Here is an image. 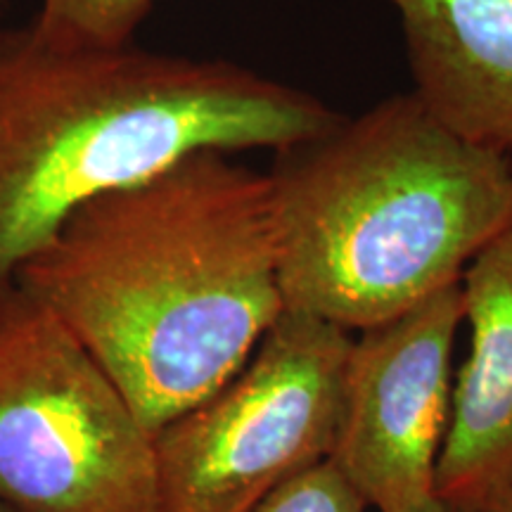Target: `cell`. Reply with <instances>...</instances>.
<instances>
[{
  "mask_svg": "<svg viewBox=\"0 0 512 512\" xmlns=\"http://www.w3.org/2000/svg\"><path fill=\"white\" fill-rule=\"evenodd\" d=\"M470 347L453 375L437 498L477 512L512 491V223L460 278Z\"/></svg>",
  "mask_w": 512,
  "mask_h": 512,
  "instance_id": "cell-7",
  "label": "cell"
},
{
  "mask_svg": "<svg viewBox=\"0 0 512 512\" xmlns=\"http://www.w3.org/2000/svg\"><path fill=\"white\" fill-rule=\"evenodd\" d=\"M285 311L354 332L460 283L512 223V157L396 93L268 171Z\"/></svg>",
  "mask_w": 512,
  "mask_h": 512,
  "instance_id": "cell-3",
  "label": "cell"
},
{
  "mask_svg": "<svg viewBox=\"0 0 512 512\" xmlns=\"http://www.w3.org/2000/svg\"><path fill=\"white\" fill-rule=\"evenodd\" d=\"M351 339L285 311L223 387L155 432L157 512H249L328 460Z\"/></svg>",
  "mask_w": 512,
  "mask_h": 512,
  "instance_id": "cell-5",
  "label": "cell"
},
{
  "mask_svg": "<svg viewBox=\"0 0 512 512\" xmlns=\"http://www.w3.org/2000/svg\"><path fill=\"white\" fill-rule=\"evenodd\" d=\"M249 512H368V505L328 458L278 486Z\"/></svg>",
  "mask_w": 512,
  "mask_h": 512,
  "instance_id": "cell-10",
  "label": "cell"
},
{
  "mask_svg": "<svg viewBox=\"0 0 512 512\" xmlns=\"http://www.w3.org/2000/svg\"><path fill=\"white\" fill-rule=\"evenodd\" d=\"M342 121L302 88L211 57L57 46L0 29V287L81 204L202 150H285Z\"/></svg>",
  "mask_w": 512,
  "mask_h": 512,
  "instance_id": "cell-2",
  "label": "cell"
},
{
  "mask_svg": "<svg viewBox=\"0 0 512 512\" xmlns=\"http://www.w3.org/2000/svg\"><path fill=\"white\" fill-rule=\"evenodd\" d=\"M0 503L157 512L155 432L67 325L0 287Z\"/></svg>",
  "mask_w": 512,
  "mask_h": 512,
  "instance_id": "cell-4",
  "label": "cell"
},
{
  "mask_svg": "<svg viewBox=\"0 0 512 512\" xmlns=\"http://www.w3.org/2000/svg\"><path fill=\"white\" fill-rule=\"evenodd\" d=\"M413 512H458V510H453L451 505H446L444 501H439V498H434L432 503L422 505L420 510H413Z\"/></svg>",
  "mask_w": 512,
  "mask_h": 512,
  "instance_id": "cell-12",
  "label": "cell"
},
{
  "mask_svg": "<svg viewBox=\"0 0 512 512\" xmlns=\"http://www.w3.org/2000/svg\"><path fill=\"white\" fill-rule=\"evenodd\" d=\"M157 0H41L31 27L57 46L121 48L145 22Z\"/></svg>",
  "mask_w": 512,
  "mask_h": 512,
  "instance_id": "cell-9",
  "label": "cell"
},
{
  "mask_svg": "<svg viewBox=\"0 0 512 512\" xmlns=\"http://www.w3.org/2000/svg\"><path fill=\"white\" fill-rule=\"evenodd\" d=\"M413 95L453 133L512 152V0H389Z\"/></svg>",
  "mask_w": 512,
  "mask_h": 512,
  "instance_id": "cell-8",
  "label": "cell"
},
{
  "mask_svg": "<svg viewBox=\"0 0 512 512\" xmlns=\"http://www.w3.org/2000/svg\"><path fill=\"white\" fill-rule=\"evenodd\" d=\"M15 283L157 432L223 387L285 313L271 178L192 152L74 209Z\"/></svg>",
  "mask_w": 512,
  "mask_h": 512,
  "instance_id": "cell-1",
  "label": "cell"
},
{
  "mask_svg": "<svg viewBox=\"0 0 512 512\" xmlns=\"http://www.w3.org/2000/svg\"><path fill=\"white\" fill-rule=\"evenodd\" d=\"M5 5H8V0H0V12L5 10Z\"/></svg>",
  "mask_w": 512,
  "mask_h": 512,
  "instance_id": "cell-14",
  "label": "cell"
},
{
  "mask_svg": "<svg viewBox=\"0 0 512 512\" xmlns=\"http://www.w3.org/2000/svg\"><path fill=\"white\" fill-rule=\"evenodd\" d=\"M0 512H15V510L8 508V505H5V503H0Z\"/></svg>",
  "mask_w": 512,
  "mask_h": 512,
  "instance_id": "cell-13",
  "label": "cell"
},
{
  "mask_svg": "<svg viewBox=\"0 0 512 512\" xmlns=\"http://www.w3.org/2000/svg\"><path fill=\"white\" fill-rule=\"evenodd\" d=\"M460 325L456 283L351 339L330 460L368 510L413 512L437 498Z\"/></svg>",
  "mask_w": 512,
  "mask_h": 512,
  "instance_id": "cell-6",
  "label": "cell"
},
{
  "mask_svg": "<svg viewBox=\"0 0 512 512\" xmlns=\"http://www.w3.org/2000/svg\"><path fill=\"white\" fill-rule=\"evenodd\" d=\"M477 512H512V491H510V494H505L503 498H498V501L489 503L486 508L477 510Z\"/></svg>",
  "mask_w": 512,
  "mask_h": 512,
  "instance_id": "cell-11",
  "label": "cell"
}]
</instances>
